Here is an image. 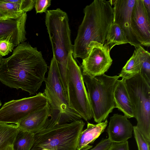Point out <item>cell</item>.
I'll list each match as a JSON object with an SVG mask.
<instances>
[{
  "mask_svg": "<svg viewBox=\"0 0 150 150\" xmlns=\"http://www.w3.org/2000/svg\"><path fill=\"white\" fill-rule=\"evenodd\" d=\"M112 143L108 138L103 139L94 148L87 150H107Z\"/></svg>",
  "mask_w": 150,
  "mask_h": 150,
  "instance_id": "cell-29",
  "label": "cell"
},
{
  "mask_svg": "<svg viewBox=\"0 0 150 150\" xmlns=\"http://www.w3.org/2000/svg\"><path fill=\"white\" fill-rule=\"evenodd\" d=\"M133 126L124 115L114 114L110 118L107 132L112 142L127 141L132 137Z\"/></svg>",
  "mask_w": 150,
  "mask_h": 150,
  "instance_id": "cell-14",
  "label": "cell"
},
{
  "mask_svg": "<svg viewBox=\"0 0 150 150\" xmlns=\"http://www.w3.org/2000/svg\"><path fill=\"white\" fill-rule=\"evenodd\" d=\"M140 69L139 58L134 50L133 55L123 67L119 75L122 79H129L140 73Z\"/></svg>",
  "mask_w": 150,
  "mask_h": 150,
  "instance_id": "cell-20",
  "label": "cell"
},
{
  "mask_svg": "<svg viewBox=\"0 0 150 150\" xmlns=\"http://www.w3.org/2000/svg\"><path fill=\"white\" fill-rule=\"evenodd\" d=\"M51 4L50 0H35V7L36 13H46Z\"/></svg>",
  "mask_w": 150,
  "mask_h": 150,
  "instance_id": "cell-26",
  "label": "cell"
},
{
  "mask_svg": "<svg viewBox=\"0 0 150 150\" xmlns=\"http://www.w3.org/2000/svg\"><path fill=\"white\" fill-rule=\"evenodd\" d=\"M48 67L41 52L23 42L0 64V81L11 88L35 95L45 79Z\"/></svg>",
  "mask_w": 150,
  "mask_h": 150,
  "instance_id": "cell-1",
  "label": "cell"
},
{
  "mask_svg": "<svg viewBox=\"0 0 150 150\" xmlns=\"http://www.w3.org/2000/svg\"><path fill=\"white\" fill-rule=\"evenodd\" d=\"M43 93L51 109L49 118L41 129L57 125L69 123L81 120V117L69 107L60 81L57 63L54 57L48 67Z\"/></svg>",
  "mask_w": 150,
  "mask_h": 150,
  "instance_id": "cell-4",
  "label": "cell"
},
{
  "mask_svg": "<svg viewBox=\"0 0 150 150\" xmlns=\"http://www.w3.org/2000/svg\"><path fill=\"white\" fill-rule=\"evenodd\" d=\"M42 150H49L47 149H42Z\"/></svg>",
  "mask_w": 150,
  "mask_h": 150,
  "instance_id": "cell-35",
  "label": "cell"
},
{
  "mask_svg": "<svg viewBox=\"0 0 150 150\" xmlns=\"http://www.w3.org/2000/svg\"><path fill=\"white\" fill-rule=\"evenodd\" d=\"M136 0H112L108 1L113 5V23L117 24L124 31L129 43L135 47L141 46L137 41L131 26V17Z\"/></svg>",
  "mask_w": 150,
  "mask_h": 150,
  "instance_id": "cell-11",
  "label": "cell"
},
{
  "mask_svg": "<svg viewBox=\"0 0 150 150\" xmlns=\"http://www.w3.org/2000/svg\"><path fill=\"white\" fill-rule=\"evenodd\" d=\"M142 1L147 12L150 16V0H142Z\"/></svg>",
  "mask_w": 150,
  "mask_h": 150,
  "instance_id": "cell-31",
  "label": "cell"
},
{
  "mask_svg": "<svg viewBox=\"0 0 150 150\" xmlns=\"http://www.w3.org/2000/svg\"><path fill=\"white\" fill-rule=\"evenodd\" d=\"M125 79L118 80L113 92L115 108L122 112L128 118L134 117V112L126 88Z\"/></svg>",
  "mask_w": 150,
  "mask_h": 150,
  "instance_id": "cell-16",
  "label": "cell"
},
{
  "mask_svg": "<svg viewBox=\"0 0 150 150\" xmlns=\"http://www.w3.org/2000/svg\"><path fill=\"white\" fill-rule=\"evenodd\" d=\"M125 83L137 121L136 126L150 141V84L140 73L125 79Z\"/></svg>",
  "mask_w": 150,
  "mask_h": 150,
  "instance_id": "cell-8",
  "label": "cell"
},
{
  "mask_svg": "<svg viewBox=\"0 0 150 150\" xmlns=\"http://www.w3.org/2000/svg\"><path fill=\"white\" fill-rule=\"evenodd\" d=\"M1 105H2L1 103V101L0 100V107L1 106Z\"/></svg>",
  "mask_w": 150,
  "mask_h": 150,
  "instance_id": "cell-34",
  "label": "cell"
},
{
  "mask_svg": "<svg viewBox=\"0 0 150 150\" xmlns=\"http://www.w3.org/2000/svg\"><path fill=\"white\" fill-rule=\"evenodd\" d=\"M3 58L0 55V64Z\"/></svg>",
  "mask_w": 150,
  "mask_h": 150,
  "instance_id": "cell-33",
  "label": "cell"
},
{
  "mask_svg": "<svg viewBox=\"0 0 150 150\" xmlns=\"http://www.w3.org/2000/svg\"><path fill=\"white\" fill-rule=\"evenodd\" d=\"M24 13L30 11L35 6V0H15Z\"/></svg>",
  "mask_w": 150,
  "mask_h": 150,
  "instance_id": "cell-27",
  "label": "cell"
},
{
  "mask_svg": "<svg viewBox=\"0 0 150 150\" xmlns=\"http://www.w3.org/2000/svg\"><path fill=\"white\" fill-rule=\"evenodd\" d=\"M84 16L79 26L73 45L74 59H82L90 52L89 45L93 42L104 45L114 21L113 8L108 1L95 0L83 9Z\"/></svg>",
  "mask_w": 150,
  "mask_h": 150,
  "instance_id": "cell-2",
  "label": "cell"
},
{
  "mask_svg": "<svg viewBox=\"0 0 150 150\" xmlns=\"http://www.w3.org/2000/svg\"><path fill=\"white\" fill-rule=\"evenodd\" d=\"M8 18H9L3 15L0 13V20Z\"/></svg>",
  "mask_w": 150,
  "mask_h": 150,
  "instance_id": "cell-32",
  "label": "cell"
},
{
  "mask_svg": "<svg viewBox=\"0 0 150 150\" xmlns=\"http://www.w3.org/2000/svg\"><path fill=\"white\" fill-rule=\"evenodd\" d=\"M131 27L137 41L141 46L150 45V16L142 0H136L132 9Z\"/></svg>",
  "mask_w": 150,
  "mask_h": 150,
  "instance_id": "cell-12",
  "label": "cell"
},
{
  "mask_svg": "<svg viewBox=\"0 0 150 150\" xmlns=\"http://www.w3.org/2000/svg\"><path fill=\"white\" fill-rule=\"evenodd\" d=\"M51 114L49 104L33 112L21 120L16 125L20 130L35 133L40 130L49 119Z\"/></svg>",
  "mask_w": 150,
  "mask_h": 150,
  "instance_id": "cell-15",
  "label": "cell"
},
{
  "mask_svg": "<svg viewBox=\"0 0 150 150\" xmlns=\"http://www.w3.org/2000/svg\"><path fill=\"white\" fill-rule=\"evenodd\" d=\"M18 130L16 125L0 123V145L6 143L12 144Z\"/></svg>",
  "mask_w": 150,
  "mask_h": 150,
  "instance_id": "cell-23",
  "label": "cell"
},
{
  "mask_svg": "<svg viewBox=\"0 0 150 150\" xmlns=\"http://www.w3.org/2000/svg\"><path fill=\"white\" fill-rule=\"evenodd\" d=\"M43 93L5 103L0 109V123L17 125L31 113L44 107L47 103Z\"/></svg>",
  "mask_w": 150,
  "mask_h": 150,
  "instance_id": "cell-9",
  "label": "cell"
},
{
  "mask_svg": "<svg viewBox=\"0 0 150 150\" xmlns=\"http://www.w3.org/2000/svg\"><path fill=\"white\" fill-rule=\"evenodd\" d=\"M107 150H129L128 142H112Z\"/></svg>",
  "mask_w": 150,
  "mask_h": 150,
  "instance_id": "cell-28",
  "label": "cell"
},
{
  "mask_svg": "<svg viewBox=\"0 0 150 150\" xmlns=\"http://www.w3.org/2000/svg\"><path fill=\"white\" fill-rule=\"evenodd\" d=\"M34 139V133L19 129L12 144L13 150H30Z\"/></svg>",
  "mask_w": 150,
  "mask_h": 150,
  "instance_id": "cell-19",
  "label": "cell"
},
{
  "mask_svg": "<svg viewBox=\"0 0 150 150\" xmlns=\"http://www.w3.org/2000/svg\"><path fill=\"white\" fill-rule=\"evenodd\" d=\"M23 13L15 0H0V13L3 15L17 18Z\"/></svg>",
  "mask_w": 150,
  "mask_h": 150,
  "instance_id": "cell-22",
  "label": "cell"
},
{
  "mask_svg": "<svg viewBox=\"0 0 150 150\" xmlns=\"http://www.w3.org/2000/svg\"><path fill=\"white\" fill-rule=\"evenodd\" d=\"M15 46L11 41L7 39H0V55L3 57L12 52Z\"/></svg>",
  "mask_w": 150,
  "mask_h": 150,
  "instance_id": "cell-25",
  "label": "cell"
},
{
  "mask_svg": "<svg viewBox=\"0 0 150 150\" xmlns=\"http://www.w3.org/2000/svg\"><path fill=\"white\" fill-rule=\"evenodd\" d=\"M26 13L17 18H9L0 20V39H7L16 47L27 40L25 24Z\"/></svg>",
  "mask_w": 150,
  "mask_h": 150,
  "instance_id": "cell-13",
  "label": "cell"
},
{
  "mask_svg": "<svg viewBox=\"0 0 150 150\" xmlns=\"http://www.w3.org/2000/svg\"><path fill=\"white\" fill-rule=\"evenodd\" d=\"M85 123L81 120L56 125L34 134L30 150H77Z\"/></svg>",
  "mask_w": 150,
  "mask_h": 150,
  "instance_id": "cell-5",
  "label": "cell"
},
{
  "mask_svg": "<svg viewBox=\"0 0 150 150\" xmlns=\"http://www.w3.org/2000/svg\"><path fill=\"white\" fill-rule=\"evenodd\" d=\"M45 23L51 44L54 57L57 63L60 79L66 85V71L69 54L73 53L71 30L68 15L59 8L47 10Z\"/></svg>",
  "mask_w": 150,
  "mask_h": 150,
  "instance_id": "cell-3",
  "label": "cell"
},
{
  "mask_svg": "<svg viewBox=\"0 0 150 150\" xmlns=\"http://www.w3.org/2000/svg\"><path fill=\"white\" fill-rule=\"evenodd\" d=\"M89 48L88 56L82 59L81 67L83 75L93 77L104 74L112 62L108 47L105 44L93 42Z\"/></svg>",
  "mask_w": 150,
  "mask_h": 150,
  "instance_id": "cell-10",
  "label": "cell"
},
{
  "mask_svg": "<svg viewBox=\"0 0 150 150\" xmlns=\"http://www.w3.org/2000/svg\"><path fill=\"white\" fill-rule=\"evenodd\" d=\"M83 77L94 121L97 123L103 122L115 108L113 92L120 76H110L104 74L93 77L84 75Z\"/></svg>",
  "mask_w": 150,
  "mask_h": 150,
  "instance_id": "cell-6",
  "label": "cell"
},
{
  "mask_svg": "<svg viewBox=\"0 0 150 150\" xmlns=\"http://www.w3.org/2000/svg\"><path fill=\"white\" fill-rule=\"evenodd\" d=\"M106 42L110 51L115 46L128 43V41L123 30L117 24L112 23L109 29L106 38Z\"/></svg>",
  "mask_w": 150,
  "mask_h": 150,
  "instance_id": "cell-18",
  "label": "cell"
},
{
  "mask_svg": "<svg viewBox=\"0 0 150 150\" xmlns=\"http://www.w3.org/2000/svg\"><path fill=\"white\" fill-rule=\"evenodd\" d=\"M133 131L138 150H150V141L145 137L136 126H133Z\"/></svg>",
  "mask_w": 150,
  "mask_h": 150,
  "instance_id": "cell-24",
  "label": "cell"
},
{
  "mask_svg": "<svg viewBox=\"0 0 150 150\" xmlns=\"http://www.w3.org/2000/svg\"><path fill=\"white\" fill-rule=\"evenodd\" d=\"M108 121L93 124L88 122L87 128L81 132L77 145V150H87L93 146L92 144L104 132L108 125Z\"/></svg>",
  "mask_w": 150,
  "mask_h": 150,
  "instance_id": "cell-17",
  "label": "cell"
},
{
  "mask_svg": "<svg viewBox=\"0 0 150 150\" xmlns=\"http://www.w3.org/2000/svg\"><path fill=\"white\" fill-rule=\"evenodd\" d=\"M66 83V97L69 107L85 121L91 120L93 114L82 70L72 53L68 58Z\"/></svg>",
  "mask_w": 150,
  "mask_h": 150,
  "instance_id": "cell-7",
  "label": "cell"
},
{
  "mask_svg": "<svg viewBox=\"0 0 150 150\" xmlns=\"http://www.w3.org/2000/svg\"><path fill=\"white\" fill-rule=\"evenodd\" d=\"M135 48L140 64V73L150 84V54L141 45Z\"/></svg>",
  "mask_w": 150,
  "mask_h": 150,
  "instance_id": "cell-21",
  "label": "cell"
},
{
  "mask_svg": "<svg viewBox=\"0 0 150 150\" xmlns=\"http://www.w3.org/2000/svg\"><path fill=\"white\" fill-rule=\"evenodd\" d=\"M0 150H13L12 144L5 143L0 145Z\"/></svg>",
  "mask_w": 150,
  "mask_h": 150,
  "instance_id": "cell-30",
  "label": "cell"
}]
</instances>
